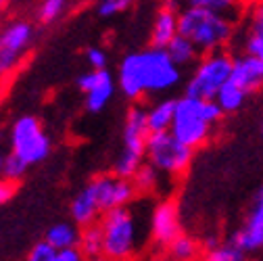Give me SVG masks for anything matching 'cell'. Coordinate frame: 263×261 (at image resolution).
<instances>
[{
	"mask_svg": "<svg viewBox=\"0 0 263 261\" xmlns=\"http://www.w3.org/2000/svg\"><path fill=\"white\" fill-rule=\"evenodd\" d=\"M117 88L127 101L138 103L144 96L174 90L182 82V67L172 61L167 48L146 46L127 52L117 67Z\"/></svg>",
	"mask_w": 263,
	"mask_h": 261,
	"instance_id": "cell-1",
	"label": "cell"
},
{
	"mask_svg": "<svg viewBox=\"0 0 263 261\" xmlns=\"http://www.w3.org/2000/svg\"><path fill=\"white\" fill-rule=\"evenodd\" d=\"M223 111L215 99H196L184 94L176 103V115L170 132L186 146L199 148L209 140L215 123H219Z\"/></svg>",
	"mask_w": 263,
	"mask_h": 261,
	"instance_id": "cell-2",
	"label": "cell"
},
{
	"mask_svg": "<svg viewBox=\"0 0 263 261\" xmlns=\"http://www.w3.org/2000/svg\"><path fill=\"white\" fill-rule=\"evenodd\" d=\"M180 34L186 36L203 54L223 50L232 40L234 23L228 13L203 7H188L180 11Z\"/></svg>",
	"mask_w": 263,
	"mask_h": 261,
	"instance_id": "cell-3",
	"label": "cell"
},
{
	"mask_svg": "<svg viewBox=\"0 0 263 261\" xmlns=\"http://www.w3.org/2000/svg\"><path fill=\"white\" fill-rule=\"evenodd\" d=\"M151 136L148 121H146V107L132 105L123 119L121 129V151L113 161V172L121 178H134V174L142 167L146 161V140Z\"/></svg>",
	"mask_w": 263,
	"mask_h": 261,
	"instance_id": "cell-4",
	"label": "cell"
},
{
	"mask_svg": "<svg viewBox=\"0 0 263 261\" xmlns=\"http://www.w3.org/2000/svg\"><path fill=\"white\" fill-rule=\"evenodd\" d=\"M101 223L105 234V255L119 261H127L136 255L140 245V221L129 205L103 213Z\"/></svg>",
	"mask_w": 263,
	"mask_h": 261,
	"instance_id": "cell-5",
	"label": "cell"
},
{
	"mask_svg": "<svg viewBox=\"0 0 263 261\" xmlns=\"http://www.w3.org/2000/svg\"><path fill=\"white\" fill-rule=\"evenodd\" d=\"M232 63H234V57H230L223 50L207 52L205 57L196 61L194 69L186 82L184 94L196 96V99H215L219 90L232 78Z\"/></svg>",
	"mask_w": 263,
	"mask_h": 261,
	"instance_id": "cell-6",
	"label": "cell"
},
{
	"mask_svg": "<svg viewBox=\"0 0 263 261\" xmlns=\"http://www.w3.org/2000/svg\"><path fill=\"white\" fill-rule=\"evenodd\" d=\"M9 148L29 165H38L52 153V138L36 115H19L9 129Z\"/></svg>",
	"mask_w": 263,
	"mask_h": 261,
	"instance_id": "cell-7",
	"label": "cell"
},
{
	"mask_svg": "<svg viewBox=\"0 0 263 261\" xmlns=\"http://www.w3.org/2000/svg\"><path fill=\"white\" fill-rule=\"evenodd\" d=\"M192 153L194 148L180 142L170 129L155 132L146 140V161L167 178H178L188 170Z\"/></svg>",
	"mask_w": 263,
	"mask_h": 261,
	"instance_id": "cell-8",
	"label": "cell"
},
{
	"mask_svg": "<svg viewBox=\"0 0 263 261\" xmlns=\"http://www.w3.org/2000/svg\"><path fill=\"white\" fill-rule=\"evenodd\" d=\"M36 40V27L25 19H13L0 27V80L11 76Z\"/></svg>",
	"mask_w": 263,
	"mask_h": 261,
	"instance_id": "cell-9",
	"label": "cell"
},
{
	"mask_svg": "<svg viewBox=\"0 0 263 261\" xmlns=\"http://www.w3.org/2000/svg\"><path fill=\"white\" fill-rule=\"evenodd\" d=\"M90 197L94 199L96 207L101 209V213H107L117 207H127L136 197V186L129 178H121L115 172L111 174H101L94 176L86 186H84Z\"/></svg>",
	"mask_w": 263,
	"mask_h": 261,
	"instance_id": "cell-10",
	"label": "cell"
},
{
	"mask_svg": "<svg viewBox=\"0 0 263 261\" xmlns=\"http://www.w3.org/2000/svg\"><path fill=\"white\" fill-rule=\"evenodd\" d=\"M78 90L84 92V107L88 113H103L113 101L117 80L109 69H90L78 76Z\"/></svg>",
	"mask_w": 263,
	"mask_h": 261,
	"instance_id": "cell-11",
	"label": "cell"
},
{
	"mask_svg": "<svg viewBox=\"0 0 263 261\" xmlns=\"http://www.w3.org/2000/svg\"><path fill=\"white\" fill-rule=\"evenodd\" d=\"M148 232L153 240L161 247H170L180 234H182V223H180V211L178 205L170 199L159 201L151 209L148 217Z\"/></svg>",
	"mask_w": 263,
	"mask_h": 261,
	"instance_id": "cell-12",
	"label": "cell"
},
{
	"mask_svg": "<svg viewBox=\"0 0 263 261\" xmlns=\"http://www.w3.org/2000/svg\"><path fill=\"white\" fill-rule=\"evenodd\" d=\"M240 249L249 251H257L263 247V186L257 190V194L253 197L251 209L247 213L245 226L234 234L232 238Z\"/></svg>",
	"mask_w": 263,
	"mask_h": 261,
	"instance_id": "cell-13",
	"label": "cell"
},
{
	"mask_svg": "<svg viewBox=\"0 0 263 261\" xmlns=\"http://www.w3.org/2000/svg\"><path fill=\"white\" fill-rule=\"evenodd\" d=\"M178 34H180V11H176V7L172 3H167L153 17L151 44L159 46V48H165Z\"/></svg>",
	"mask_w": 263,
	"mask_h": 261,
	"instance_id": "cell-14",
	"label": "cell"
},
{
	"mask_svg": "<svg viewBox=\"0 0 263 261\" xmlns=\"http://www.w3.org/2000/svg\"><path fill=\"white\" fill-rule=\"evenodd\" d=\"M232 80L247 92H255L263 86V61L251 52H245L240 57H234L232 63Z\"/></svg>",
	"mask_w": 263,
	"mask_h": 261,
	"instance_id": "cell-15",
	"label": "cell"
},
{
	"mask_svg": "<svg viewBox=\"0 0 263 261\" xmlns=\"http://www.w3.org/2000/svg\"><path fill=\"white\" fill-rule=\"evenodd\" d=\"M176 103H178V99H161L146 107V121H148L151 134L167 132L172 127V121L176 115Z\"/></svg>",
	"mask_w": 263,
	"mask_h": 261,
	"instance_id": "cell-16",
	"label": "cell"
},
{
	"mask_svg": "<svg viewBox=\"0 0 263 261\" xmlns=\"http://www.w3.org/2000/svg\"><path fill=\"white\" fill-rule=\"evenodd\" d=\"M57 251L61 249H69V247H80V226L71 219V221H57L52 223L46 236H44Z\"/></svg>",
	"mask_w": 263,
	"mask_h": 261,
	"instance_id": "cell-17",
	"label": "cell"
},
{
	"mask_svg": "<svg viewBox=\"0 0 263 261\" xmlns=\"http://www.w3.org/2000/svg\"><path fill=\"white\" fill-rule=\"evenodd\" d=\"M80 249L84 251V255L90 257H98V255H105V234H103V223L101 219L82 226L80 230Z\"/></svg>",
	"mask_w": 263,
	"mask_h": 261,
	"instance_id": "cell-18",
	"label": "cell"
},
{
	"mask_svg": "<svg viewBox=\"0 0 263 261\" xmlns=\"http://www.w3.org/2000/svg\"><path fill=\"white\" fill-rule=\"evenodd\" d=\"M165 48H167L172 61L178 65V67H190V65H196L199 54H201V50L182 34H178Z\"/></svg>",
	"mask_w": 263,
	"mask_h": 261,
	"instance_id": "cell-19",
	"label": "cell"
},
{
	"mask_svg": "<svg viewBox=\"0 0 263 261\" xmlns=\"http://www.w3.org/2000/svg\"><path fill=\"white\" fill-rule=\"evenodd\" d=\"M245 50L263 61V0H259V5L255 7L249 34L245 38Z\"/></svg>",
	"mask_w": 263,
	"mask_h": 261,
	"instance_id": "cell-20",
	"label": "cell"
},
{
	"mask_svg": "<svg viewBox=\"0 0 263 261\" xmlns=\"http://www.w3.org/2000/svg\"><path fill=\"white\" fill-rule=\"evenodd\" d=\"M247 94H249L247 90H242L238 84H234L232 80H230V82L219 90V94L215 96V101H217V105L221 107L223 113H236V111L245 105Z\"/></svg>",
	"mask_w": 263,
	"mask_h": 261,
	"instance_id": "cell-21",
	"label": "cell"
},
{
	"mask_svg": "<svg viewBox=\"0 0 263 261\" xmlns=\"http://www.w3.org/2000/svg\"><path fill=\"white\" fill-rule=\"evenodd\" d=\"M132 182H134V186H136L138 192L151 194V192H157V190L161 188V184H163V174H161L155 165H151L148 161H144L142 167L134 174V178H132Z\"/></svg>",
	"mask_w": 263,
	"mask_h": 261,
	"instance_id": "cell-22",
	"label": "cell"
},
{
	"mask_svg": "<svg viewBox=\"0 0 263 261\" xmlns=\"http://www.w3.org/2000/svg\"><path fill=\"white\" fill-rule=\"evenodd\" d=\"M205 261H247V251L240 249L234 240L219 243V245L207 249Z\"/></svg>",
	"mask_w": 263,
	"mask_h": 261,
	"instance_id": "cell-23",
	"label": "cell"
},
{
	"mask_svg": "<svg viewBox=\"0 0 263 261\" xmlns=\"http://www.w3.org/2000/svg\"><path fill=\"white\" fill-rule=\"evenodd\" d=\"M29 167L31 165H29L25 159H21L17 153H13L9 148L7 159H5V165H3V178L9 180V182H13V184H17V182H21L25 178V174H27Z\"/></svg>",
	"mask_w": 263,
	"mask_h": 261,
	"instance_id": "cell-24",
	"label": "cell"
},
{
	"mask_svg": "<svg viewBox=\"0 0 263 261\" xmlns=\"http://www.w3.org/2000/svg\"><path fill=\"white\" fill-rule=\"evenodd\" d=\"M199 253V245H196L194 238L180 234L172 245H170V255L174 261H192Z\"/></svg>",
	"mask_w": 263,
	"mask_h": 261,
	"instance_id": "cell-25",
	"label": "cell"
},
{
	"mask_svg": "<svg viewBox=\"0 0 263 261\" xmlns=\"http://www.w3.org/2000/svg\"><path fill=\"white\" fill-rule=\"evenodd\" d=\"M170 3L174 7H203V9H213V11H219V13H228L232 11L236 5H238V0H170Z\"/></svg>",
	"mask_w": 263,
	"mask_h": 261,
	"instance_id": "cell-26",
	"label": "cell"
},
{
	"mask_svg": "<svg viewBox=\"0 0 263 261\" xmlns=\"http://www.w3.org/2000/svg\"><path fill=\"white\" fill-rule=\"evenodd\" d=\"M71 0H42L38 7V19L42 23H54L65 11Z\"/></svg>",
	"mask_w": 263,
	"mask_h": 261,
	"instance_id": "cell-27",
	"label": "cell"
},
{
	"mask_svg": "<svg viewBox=\"0 0 263 261\" xmlns=\"http://www.w3.org/2000/svg\"><path fill=\"white\" fill-rule=\"evenodd\" d=\"M134 3L136 0H98V15L105 19L117 17V15L125 13Z\"/></svg>",
	"mask_w": 263,
	"mask_h": 261,
	"instance_id": "cell-28",
	"label": "cell"
},
{
	"mask_svg": "<svg viewBox=\"0 0 263 261\" xmlns=\"http://www.w3.org/2000/svg\"><path fill=\"white\" fill-rule=\"evenodd\" d=\"M54 257H57V249L44 238V240H38L27 251L23 261H54Z\"/></svg>",
	"mask_w": 263,
	"mask_h": 261,
	"instance_id": "cell-29",
	"label": "cell"
},
{
	"mask_svg": "<svg viewBox=\"0 0 263 261\" xmlns=\"http://www.w3.org/2000/svg\"><path fill=\"white\" fill-rule=\"evenodd\" d=\"M84 57H86V63L90 65V69H107L109 65V54L101 46H88Z\"/></svg>",
	"mask_w": 263,
	"mask_h": 261,
	"instance_id": "cell-30",
	"label": "cell"
},
{
	"mask_svg": "<svg viewBox=\"0 0 263 261\" xmlns=\"http://www.w3.org/2000/svg\"><path fill=\"white\" fill-rule=\"evenodd\" d=\"M54 261H88V257L84 255V251L80 247H69V249L57 251Z\"/></svg>",
	"mask_w": 263,
	"mask_h": 261,
	"instance_id": "cell-31",
	"label": "cell"
},
{
	"mask_svg": "<svg viewBox=\"0 0 263 261\" xmlns=\"http://www.w3.org/2000/svg\"><path fill=\"white\" fill-rule=\"evenodd\" d=\"M13 192H15V184L5 180V178H0V205L7 203L13 197Z\"/></svg>",
	"mask_w": 263,
	"mask_h": 261,
	"instance_id": "cell-32",
	"label": "cell"
},
{
	"mask_svg": "<svg viewBox=\"0 0 263 261\" xmlns=\"http://www.w3.org/2000/svg\"><path fill=\"white\" fill-rule=\"evenodd\" d=\"M7 144H9V134H5V129L0 127V178H3V165L7 159Z\"/></svg>",
	"mask_w": 263,
	"mask_h": 261,
	"instance_id": "cell-33",
	"label": "cell"
},
{
	"mask_svg": "<svg viewBox=\"0 0 263 261\" xmlns=\"http://www.w3.org/2000/svg\"><path fill=\"white\" fill-rule=\"evenodd\" d=\"M88 261H119V259H113L109 255H98V257H90Z\"/></svg>",
	"mask_w": 263,
	"mask_h": 261,
	"instance_id": "cell-34",
	"label": "cell"
},
{
	"mask_svg": "<svg viewBox=\"0 0 263 261\" xmlns=\"http://www.w3.org/2000/svg\"><path fill=\"white\" fill-rule=\"evenodd\" d=\"M9 3H11V0H0V13H3L9 7Z\"/></svg>",
	"mask_w": 263,
	"mask_h": 261,
	"instance_id": "cell-35",
	"label": "cell"
},
{
	"mask_svg": "<svg viewBox=\"0 0 263 261\" xmlns=\"http://www.w3.org/2000/svg\"><path fill=\"white\" fill-rule=\"evenodd\" d=\"M261 132H263V119H261Z\"/></svg>",
	"mask_w": 263,
	"mask_h": 261,
	"instance_id": "cell-36",
	"label": "cell"
}]
</instances>
